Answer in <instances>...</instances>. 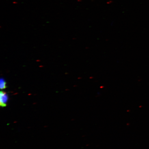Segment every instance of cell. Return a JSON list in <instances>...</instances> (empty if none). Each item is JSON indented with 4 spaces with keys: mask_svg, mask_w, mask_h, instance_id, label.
Wrapping results in <instances>:
<instances>
[{
    "mask_svg": "<svg viewBox=\"0 0 149 149\" xmlns=\"http://www.w3.org/2000/svg\"><path fill=\"white\" fill-rule=\"evenodd\" d=\"M8 100V96L6 93L1 91L0 93V105L2 107H6L7 102Z\"/></svg>",
    "mask_w": 149,
    "mask_h": 149,
    "instance_id": "obj_1",
    "label": "cell"
},
{
    "mask_svg": "<svg viewBox=\"0 0 149 149\" xmlns=\"http://www.w3.org/2000/svg\"><path fill=\"white\" fill-rule=\"evenodd\" d=\"M0 88L1 89H5L7 88L6 83L3 79H1L0 81Z\"/></svg>",
    "mask_w": 149,
    "mask_h": 149,
    "instance_id": "obj_2",
    "label": "cell"
}]
</instances>
